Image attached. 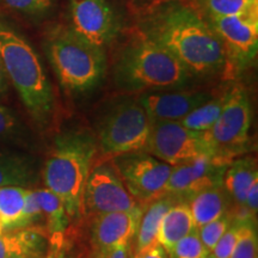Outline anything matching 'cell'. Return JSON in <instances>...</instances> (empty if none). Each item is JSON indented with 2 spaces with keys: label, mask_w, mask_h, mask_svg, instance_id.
<instances>
[{
  "label": "cell",
  "mask_w": 258,
  "mask_h": 258,
  "mask_svg": "<svg viewBox=\"0 0 258 258\" xmlns=\"http://www.w3.org/2000/svg\"><path fill=\"white\" fill-rule=\"evenodd\" d=\"M139 32L169 50L191 76L227 69L221 41L202 14L179 0H166L139 19Z\"/></svg>",
  "instance_id": "1"
},
{
  "label": "cell",
  "mask_w": 258,
  "mask_h": 258,
  "mask_svg": "<svg viewBox=\"0 0 258 258\" xmlns=\"http://www.w3.org/2000/svg\"><path fill=\"white\" fill-rule=\"evenodd\" d=\"M0 59L29 114L38 124H46L55 106L51 84L36 50L2 12Z\"/></svg>",
  "instance_id": "2"
},
{
  "label": "cell",
  "mask_w": 258,
  "mask_h": 258,
  "mask_svg": "<svg viewBox=\"0 0 258 258\" xmlns=\"http://www.w3.org/2000/svg\"><path fill=\"white\" fill-rule=\"evenodd\" d=\"M97 148V140L89 132H66L55 139L44 164L46 188L59 196L70 219L83 212L84 189Z\"/></svg>",
  "instance_id": "3"
},
{
  "label": "cell",
  "mask_w": 258,
  "mask_h": 258,
  "mask_svg": "<svg viewBox=\"0 0 258 258\" xmlns=\"http://www.w3.org/2000/svg\"><path fill=\"white\" fill-rule=\"evenodd\" d=\"M114 76L127 91L178 90L192 77L169 50L140 32L117 56Z\"/></svg>",
  "instance_id": "4"
},
{
  "label": "cell",
  "mask_w": 258,
  "mask_h": 258,
  "mask_svg": "<svg viewBox=\"0 0 258 258\" xmlns=\"http://www.w3.org/2000/svg\"><path fill=\"white\" fill-rule=\"evenodd\" d=\"M44 51L60 85L71 93L95 90L106 72L104 48L79 36L69 25L55 24L44 35Z\"/></svg>",
  "instance_id": "5"
},
{
  "label": "cell",
  "mask_w": 258,
  "mask_h": 258,
  "mask_svg": "<svg viewBox=\"0 0 258 258\" xmlns=\"http://www.w3.org/2000/svg\"><path fill=\"white\" fill-rule=\"evenodd\" d=\"M152 121L138 101L125 99L108 111L98 131V145L109 157L140 152L146 147Z\"/></svg>",
  "instance_id": "6"
},
{
  "label": "cell",
  "mask_w": 258,
  "mask_h": 258,
  "mask_svg": "<svg viewBox=\"0 0 258 258\" xmlns=\"http://www.w3.org/2000/svg\"><path fill=\"white\" fill-rule=\"evenodd\" d=\"M251 103L243 86H233L225 93L222 110L214 125L206 132L214 150L215 160L228 165L245 152L251 127Z\"/></svg>",
  "instance_id": "7"
},
{
  "label": "cell",
  "mask_w": 258,
  "mask_h": 258,
  "mask_svg": "<svg viewBox=\"0 0 258 258\" xmlns=\"http://www.w3.org/2000/svg\"><path fill=\"white\" fill-rule=\"evenodd\" d=\"M144 152L171 166L199 158H214V150L206 132H195L183 127L179 122L167 121L152 122Z\"/></svg>",
  "instance_id": "8"
},
{
  "label": "cell",
  "mask_w": 258,
  "mask_h": 258,
  "mask_svg": "<svg viewBox=\"0 0 258 258\" xmlns=\"http://www.w3.org/2000/svg\"><path fill=\"white\" fill-rule=\"evenodd\" d=\"M125 188L139 205H147L165 196L172 166L147 152L115 157L112 161Z\"/></svg>",
  "instance_id": "9"
},
{
  "label": "cell",
  "mask_w": 258,
  "mask_h": 258,
  "mask_svg": "<svg viewBox=\"0 0 258 258\" xmlns=\"http://www.w3.org/2000/svg\"><path fill=\"white\" fill-rule=\"evenodd\" d=\"M205 19L224 46L227 67L240 72L253 63L258 51V16Z\"/></svg>",
  "instance_id": "10"
},
{
  "label": "cell",
  "mask_w": 258,
  "mask_h": 258,
  "mask_svg": "<svg viewBox=\"0 0 258 258\" xmlns=\"http://www.w3.org/2000/svg\"><path fill=\"white\" fill-rule=\"evenodd\" d=\"M140 206L129 194L111 161L96 164L90 171L83 195V208L96 215L129 211Z\"/></svg>",
  "instance_id": "11"
},
{
  "label": "cell",
  "mask_w": 258,
  "mask_h": 258,
  "mask_svg": "<svg viewBox=\"0 0 258 258\" xmlns=\"http://www.w3.org/2000/svg\"><path fill=\"white\" fill-rule=\"evenodd\" d=\"M69 27L79 36L104 48L118 36L122 21L106 0H69Z\"/></svg>",
  "instance_id": "12"
},
{
  "label": "cell",
  "mask_w": 258,
  "mask_h": 258,
  "mask_svg": "<svg viewBox=\"0 0 258 258\" xmlns=\"http://www.w3.org/2000/svg\"><path fill=\"white\" fill-rule=\"evenodd\" d=\"M227 165L214 158H199L189 163L172 166L165 195L189 200L202 190L222 185Z\"/></svg>",
  "instance_id": "13"
},
{
  "label": "cell",
  "mask_w": 258,
  "mask_h": 258,
  "mask_svg": "<svg viewBox=\"0 0 258 258\" xmlns=\"http://www.w3.org/2000/svg\"><path fill=\"white\" fill-rule=\"evenodd\" d=\"M209 98L211 95L206 91L169 90L143 93L138 102L152 122H179Z\"/></svg>",
  "instance_id": "14"
},
{
  "label": "cell",
  "mask_w": 258,
  "mask_h": 258,
  "mask_svg": "<svg viewBox=\"0 0 258 258\" xmlns=\"http://www.w3.org/2000/svg\"><path fill=\"white\" fill-rule=\"evenodd\" d=\"M144 208L138 206L129 211L111 212L96 215L91 239L96 258L118 245L128 244L135 235Z\"/></svg>",
  "instance_id": "15"
},
{
  "label": "cell",
  "mask_w": 258,
  "mask_h": 258,
  "mask_svg": "<svg viewBox=\"0 0 258 258\" xmlns=\"http://www.w3.org/2000/svg\"><path fill=\"white\" fill-rule=\"evenodd\" d=\"M0 258H49L44 228L28 226L0 233Z\"/></svg>",
  "instance_id": "16"
},
{
  "label": "cell",
  "mask_w": 258,
  "mask_h": 258,
  "mask_svg": "<svg viewBox=\"0 0 258 258\" xmlns=\"http://www.w3.org/2000/svg\"><path fill=\"white\" fill-rule=\"evenodd\" d=\"M258 179L256 160L250 157L240 158V159L232 160L226 167L222 179V185L225 190L231 195L233 201L239 206V213L234 219L241 220L243 207L246 194L254 180Z\"/></svg>",
  "instance_id": "17"
},
{
  "label": "cell",
  "mask_w": 258,
  "mask_h": 258,
  "mask_svg": "<svg viewBox=\"0 0 258 258\" xmlns=\"http://www.w3.org/2000/svg\"><path fill=\"white\" fill-rule=\"evenodd\" d=\"M35 192L40 203L42 218L46 222L44 231L49 240V245L60 246L71 221L66 208L59 196H56L49 189H37L35 190Z\"/></svg>",
  "instance_id": "18"
},
{
  "label": "cell",
  "mask_w": 258,
  "mask_h": 258,
  "mask_svg": "<svg viewBox=\"0 0 258 258\" xmlns=\"http://www.w3.org/2000/svg\"><path fill=\"white\" fill-rule=\"evenodd\" d=\"M195 228L188 203H173L161 219L157 241L169 253L177 241Z\"/></svg>",
  "instance_id": "19"
},
{
  "label": "cell",
  "mask_w": 258,
  "mask_h": 258,
  "mask_svg": "<svg viewBox=\"0 0 258 258\" xmlns=\"http://www.w3.org/2000/svg\"><path fill=\"white\" fill-rule=\"evenodd\" d=\"M188 205L191 212L194 225L196 228H200L224 215L227 207V201L222 185H220L195 194L190 199Z\"/></svg>",
  "instance_id": "20"
},
{
  "label": "cell",
  "mask_w": 258,
  "mask_h": 258,
  "mask_svg": "<svg viewBox=\"0 0 258 258\" xmlns=\"http://www.w3.org/2000/svg\"><path fill=\"white\" fill-rule=\"evenodd\" d=\"M173 203H176L175 198L165 195L151 202L150 207L143 212L138 230L135 232V253L157 241L161 219Z\"/></svg>",
  "instance_id": "21"
},
{
  "label": "cell",
  "mask_w": 258,
  "mask_h": 258,
  "mask_svg": "<svg viewBox=\"0 0 258 258\" xmlns=\"http://www.w3.org/2000/svg\"><path fill=\"white\" fill-rule=\"evenodd\" d=\"M25 186H0V224L4 231L24 227Z\"/></svg>",
  "instance_id": "22"
},
{
  "label": "cell",
  "mask_w": 258,
  "mask_h": 258,
  "mask_svg": "<svg viewBox=\"0 0 258 258\" xmlns=\"http://www.w3.org/2000/svg\"><path fill=\"white\" fill-rule=\"evenodd\" d=\"M35 167L28 158L0 152V186H25L34 180Z\"/></svg>",
  "instance_id": "23"
},
{
  "label": "cell",
  "mask_w": 258,
  "mask_h": 258,
  "mask_svg": "<svg viewBox=\"0 0 258 258\" xmlns=\"http://www.w3.org/2000/svg\"><path fill=\"white\" fill-rule=\"evenodd\" d=\"M205 17L258 16V0H196Z\"/></svg>",
  "instance_id": "24"
},
{
  "label": "cell",
  "mask_w": 258,
  "mask_h": 258,
  "mask_svg": "<svg viewBox=\"0 0 258 258\" xmlns=\"http://www.w3.org/2000/svg\"><path fill=\"white\" fill-rule=\"evenodd\" d=\"M224 102L225 95L218 98H209L208 101L189 112L185 117H183L179 123L183 127L195 132H208L217 122L224 106Z\"/></svg>",
  "instance_id": "25"
},
{
  "label": "cell",
  "mask_w": 258,
  "mask_h": 258,
  "mask_svg": "<svg viewBox=\"0 0 258 258\" xmlns=\"http://www.w3.org/2000/svg\"><path fill=\"white\" fill-rule=\"evenodd\" d=\"M57 0H0V6L14 14L40 23L55 10Z\"/></svg>",
  "instance_id": "26"
},
{
  "label": "cell",
  "mask_w": 258,
  "mask_h": 258,
  "mask_svg": "<svg viewBox=\"0 0 258 258\" xmlns=\"http://www.w3.org/2000/svg\"><path fill=\"white\" fill-rule=\"evenodd\" d=\"M257 249L258 238L256 221L250 218L243 219L239 240L230 258H257Z\"/></svg>",
  "instance_id": "27"
},
{
  "label": "cell",
  "mask_w": 258,
  "mask_h": 258,
  "mask_svg": "<svg viewBox=\"0 0 258 258\" xmlns=\"http://www.w3.org/2000/svg\"><path fill=\"white\" fill-rule=\"evenodd\" d=\"M211 253L200 238L198 228L177 241L170 250L171 258H205Z\"/></svg>",
  "instance_id": "28"
},
{
  "label": "cell",
  "mask_w": 258,
  "mask_h": 258,
  "mask_svg": "<svg viewBox=\"0 0 258 258\" xmlns=\"http://www.w3.org/2000/svg\"><path fill=\"white\" fill-rule=\"evenodd\" d=\"M234 220V217L225 213L224 215H221L220 218L215 219L208 224L203 225L202 227L198 228L199 235L201 238L202 243L205 244V246L207 247L209 251L214 249V246L217 245L219 239L222 237V234L227 231V228L230 227L232 222Z\"/></svg>",
  "instance_id": "29"
},
{
  "label": "cell",
  "mask_w": 258,
  "mask_h": 258,
  "mask_svg": "<svg viewBox=\"0 0 258 258\" xmlns=\"http://www.w3.org/2000/svg\"><path fill=\"white\" fill-rule=\"evenodd\" d=\"M241 232V220L234 219L227 231L222 234V237L219 239L214 249L211 251V253L217 258H230L233 252L235 245L239 240Z\"/></svg>",
  "instance_id": "30"
},
{
  "label": "cell",
  "mask_w": 258,
  "mask_h": 258,
  "mask_svg": "<svg viewBox=\"0 0 258 258\" xmlns=\"http://www.w3.org/2000/svg\"><path fill=\"white\" fill-rule=\"evenodd\" d=\"M40 220H43V218H42V211L40 203H38L36 192H35V190L29 189L24 205V227L35 226V224Z\"/></svg>",
  "instance_id": "31"
},
{
  "label": "cell",
  "mask_w": 258,
  "mask_h": 258,
  "mask_svg": "<svg viewBox=\"0 0 258 258\" xmlns=\"http://www.w3.org/2000/svg\"><path fill=\"white\" fill-rule=\"evenodd\" d=\"M18 121L14 112L4 105H0V139L11 138L18 132Z\"/></svg>",
  "instance_id": "32"
},
{
  "label": "cell",
  "mask_w": 258,
  "mask_h": 258,
  "mask_svg": "<svg viewBox=\"0 0 258 258\" xmlns=\"http://www.w3.org/2000/svg\"><path fill=\"white\" fill-rule=\"evenodd\" d=\"M132 258H167V251L158 241H154L150 246L139 251Z\"/></svg>",
  "instance_id": "33"
},
{
  "label": "cell",
  "mask_w": 258,
  "mask_h": 258,
  "mask_svg": "<svg viewBox=\"0 0 258 258\" xmlns=\"http://www.w3.org/2000/svg\"><path fill=\"white\" fill-rule=\"evenodd\" d=\"M97 258H131V247H129V243L118 245V246L111 249L109 252H106L105 254H103V256Z\"/></svg>",
  "instance_id": "34"
},
{
  "label": "cell",
  "mask_w": 258,
  "mask_h": 258,
  "mask_svg": "<svg viewBox=\"0 0 258 258\" xmlns=\"http://www.w3.org/2000/svg\"><path fill=\"white\" fill-rule=\"evenodd\" d=\"M10 86V80L8 78V74H6L4 63H3L2 59H0V95L5 93L9 90Z\"/></svg>",
  "instance_id": "35"
},
{
  "label": "cell",
  "mask_w": 258,
  "mask_h": 258,
  "mask_svg": "<svg viewBox=\"0 0 258 258\" xmlns=\"http://www.w3.org/2000/svg\"><path fill=\"white\" fill-rule=\"evenodd\" d=\"M205 258H217V257H214V256H213V254H212V253H209V254H208V256H206Z\"/></svg>",
  "instance_id": "36"
},
{
  "label": "cell",
  "mask_w": 258,
  "mask_h": 258,
  "mask_svg": "<svg viewBox=\"0 0 258 258\" xmlns=\"http://www.w3.org/2000/svg\"><path fill=\"white\" fill-rule=\"evenodd\" d=\"M3 232H5V231H4V228H3L2 224H0V233H3Z\"/></svg>",
  "instance_id": "37"
}]
</instances>
